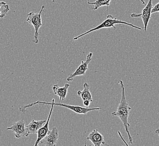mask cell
Returning a JSON list of instances; mask_svg holds the SVG:
<instances>
[{
  "label": "cell",
  "instance_id": "cell-17",
  "mask_svg": "<svg viewBox=\"0 0 159 146\" xmlns=\"http://www.w3.org/2000/svg\"><path fill=\"white\" fill-rule=\"evenodd\" d=\"M6 2H5L3 1H0V7L2 5H6Z\"/></svg>",
  "mask_w": 159,
  "mask_h": 146
},
{
  "label": "cell",
  "instance_id": "cell-4",
  "mask_svg": "<svg viewBox=\"0 0 159 146\" xmlns=\"http://www.w3.org/2000/svg\"><path fill=\"white\" fill-rule=\"evenodd\" d=\"M45 6L43 5L40 12L38 13L32 12H29L27 14V18L26 21L30 24L32 25L34 29V40L32 41L33 42L37 44L39 42V29L43 26L41 14L43 10L45 9Z\"/></svg>",
  "mask_w": 159,
  "mask_h": 146
},
{
  "label": "cell",
  "instance_id": "cell-10",
  "mask_svg": "<svg viewBox=\"0 0 159 146\" xmlns=\"http://www.w3.org/2000/svg\"><path fill=\"white\" fill-rule=\"evenodd\" d=\"M70 85L68 83H66L64 87H59L58 84L52 85V89L55 95H57L59 97V101L65 100L67 94L68 89Z\"/></svg>",
  "mask_w": 159,
  "mask_h": 146
},
{
  "label": "cell",
  "instance_id": "cell-8",
  "mask_svg": "<svg viewBox=\"0 0 159 146\" xmlns=\"http://www.w3.org/2000/svg\"><path fill=\"white\" fill-rule=\"evenodd\" d=\"M59 139V132L56 127L49 131L46 136L41 140L38 146H55Z\"/></svg>",
  "mask_w": 159,
  "mask_h": 146
},
{
  "label": "cell",
  "instance_id": "cell-20",
  "mask_svg": "<svg viewBox=\"0 0 159 146\" xmlns=\"http://www.w3.org/2000/svg\"><path fill=\"white\" fill-rule=\"evenodd\" d=\"M52 2H55V1H57V0H52Z\"/></svg>",
  "mask_w": 159,
  "mask_h": 146
},
{
  "label": "cell",
  "instance_id": "cell-3",
  "mask_svg": "<svg viewBox=\"0 0 159 146\" xmlns=\"http://www.w3.org/2000/svg\"><path fill=\"white\" fill-rule=\"evenodd\" d=\"M37 104H40V105H51V109H50V113H49V116H48V120H46V123L43 125V127L41 128H40L38 131H37V140L35 142V144H34V146H38V144L39 143L40 141L41 140H43V138L44 137L46 136V134H48V133L49 132V122H50V118H51V116L52 114V110H53V108L54 106V105L53 104V102H52L51 103L50 102H43V101H37L35 102L34 103H32L31 104H29L27 105H25V106H22L19 108L20 111L22 112L23 113H25L26 111V110L28 108H30L31 107L34 106L35 105H37Z\"/></svg>",
  "mask_w": 159,
  "mask_h": 146
},
{
  "label": "cell",
  "instance_id": "cell-11",
  "mask_svg": "<svg viewBox=\"0 0 159 146\" xmlns=\"http://www.w3.org/2000/svg\"><path fill=\"white\" fill-rule=\"evenodd\" d=\"M46 120H41L36 121L34 120H32L31 122L26 126L28 133L30 134H37V131L43 127L46 123Z\"/></svg>",
  "mask_w": 159,
  "mask_h": 146
},
{
  "label": "cell",
  "instance_id": "cell-13",
  "mask_svg": "<svg viewBox=\"0 0 159 146\" xmlns=\"http://www.w3.org/2000/svg\"><path fill=\"white\" fill-rule=\"evenodd\" d=\"M111 1V0H97L93 2H90V1H88V3L89 5H93L94 10H97L102 6H106L108 7L110 5Z\"/></svg>",
  "mask_w": 159,
  "mask_h": 146
},
{
  "label": "cell",
  "instance_id": "cell-18",
  "mask_svg": "<svg viewBox=\"0 0 159 146\" xmlns=\"http://www.w3.org/2000/svg\"><path fill=\"white\" fill-rule=\"evenodd\" d=\"M139 1H140L142 3V5H146V4L145 3V2H144V1L143 0H139Z\"/></svg>",
  "mask_w": 159,
  "mask_h": 146
},
{
  "label": "cell",
  "instance_id": "cell-9",
  "mask_svg": "<svg viewBox=\"0 0 159 146\" xmlns=\"http://www.w3.org/2000/svg\"><path fill=\"white\" fill-rule=\"evenodd\" d=\"M86 140L91 141L93 144L94 146H101L102 145H108L107 143L104 142V138L103 135L99 133L98 129H95L90 133L88 137L86 138Z\"/></svg>",
  "mask_w": 159,
  "mask_h": 146
},
{
  "label": "cell",
  "instance_id": "cell-15",
  "mask_svg": "<svg viewBox=\"0 0 159 146\" xmlns=\"http://www.w3.org/2000/svg\"><path fill=\"white\" fill-rule=\"evenodd\" d=\"M155 12H159V2L156 3L155 6L152 7L151 13L153 14V13H155Z\"/></svg>",
  "mask_w": 159,
  "mask_h": 146
},
{
  "label": "cell",
  "instance_id": "cell-6",
  "mask_svg": "<svg viewBox=\"0 0 159 146\" xmlns=\"http://www.w3.org/2000/svg\"><path fill=\"white\" fill-rule=\"evenodd\" d=\"M93 52H90L87 56V58L85 61L82 60L79 67L77 68L76 70L74 73L70 74V75L68 76L67 80L68 82H71L74 80V78L77 76H81L85 74L86 71L88 70V65L91 62L93 56Z\"/></svg>",
  "mask_w": 159,
  "mask_h": 146
},
{
  "label": "cell",
  "instance_id": "cell-2",
  "mask_svg": "<svg viewBox=\"0 0 159 146\" xmlns=\"http://www.w3.org/2000/svg\"><path fill=\"white\" fill-rule=\"evenodd\" d=\"M119 24H120L126 25L135 28V29H139L140 31H142V29H144V28H142L138 27L137 26H135L134 25L132 24H130V23H127L126 21L118 20L116 18H113L112 15H110L109 14V15H108L107 16V18L103 23H102L98 25V26H97L94 28H92L91 29H89V31L86 32L84 33L81 34H80V35L78 36L74 37L73 40L74 41H76V40H79V38H81L82 36H85V35L88 34L90 33H92L93 32H94V31H98V30L101 29L102 28H113L115 30H116L115 25Z\"/></svg>",
  "mask_w": 159,
  "mask_h": 146
},
{
  "label": "cell",
  "instance_id": "cell-16",
  "mask_svg": "<svg viewBox=\"0 0 159 146\" xmlns=\"http://www.w3.org/2000/svg\"><path fill=\"white\" fill-rule=\"evenodd\" d=\"M90 103L91 102L89 100L83 101V105H84V107H89Z\"/></svg>",
  "mask_w": 159,
  "mask_h": 146
},
{
  "label": "cell",
  "instance_id": "cell-5",
  "mask_svg": "<svg viewBox=\"0 0 159 146\" xmlns=\"http://www.w3.org/2000/svg\"><path fill=\"white\" fill-rule=\"evenodd\" d=\"M152 7H153L152 0H149L147 5L145 6V7L142 10L141 14L133 13L130 15L132 18H142V20L143 23V29L144 32H146L147 31V26L151 17V14H152L151 11H152Z\"/></svg>",
  "mask_w": 159,
  "mask_h": 146
},
{
  "label": "cell",
  "instance_id": "cell-19",
  "mask_svg": "<svg viewBox=\"0 0 159 146\" xmlns=\"http://www.w3.org/2000/svg\"><path fill=\"white\" fill-rule=\"evenodd\" d=\"M155 133L159 135V129H156V131H155Z\"/></svg>",
  "mask_w": 159,
  "mask_h": 146
},
{
  "label": "cell",
  "instance_id": "cell-1",
  "mask_svg": "<svg viewBox=\"0 0 159 146\" xmlns=\"http://www.w3.org/2000/svg\"><path fill=\"white\" fill-rule=\"evenodd\" d=\"M121 87V98L120 102L119 104L116 111L111 113V115L113 116L118 117L122 122L125 131L128 135L129 141L130 144H133V138L131 135L129 133V127L130 124L129 123V116L130 111L131 110V107L129 106L128 102L126 100L125 97V87L124 85L123 82L121 80L118 82Z\"/></svg>",
  "mask_w": 159,
  "mask_h": 146
},
{
  "label": "cell",
  "instance_id": "cell-14",
  "mask_svg": "<svg viewBox=\"0 0 159 146\" xmlns=\"http://www.w3.org/2000/svg\"><path fill=\"white\" fill-rule=\"evenodd\" d=\"M10 11L9 6L8 5H4L0 7V18H3L6 14Z\"/></svg>",
  "mask_w": 159,
  "mask_h": 146
},
{
  "label": "cell",
  "instance_id": "cell-12",
  "mask_svg": "<svg viewBox=\"0 0 159 146\" xmlns=\"http://www.w3.org/2000/svg\"><path fill=\"white\" fill-rule=\"evenodd\" d=\"M77 93L78 96L81 98L83 101L89 100L90 102H93L92 94L90 91V86L87 83H85L84 84L83 91H78Z\"/></svg>",
  "mask_w": 159,
  "mask_h": 146
},
{
  "label": "cell",
  "instance_id": "cell-7",
  "mask_svg": "<svg viewBox=\"0 0 159 146\" xmlns=\"http://www.w3.org/2000/svg\"><path fill=\"white\" fill-rule=\"evenodd\" d=\"M6 130L12 131L16 138L28 137L29 135L26 128L25 122L23 119L14 122L11 127L6 128Z\"/></svg>",
  "mask_w": 159,
  "mask_h": 146
}]
</instances>
